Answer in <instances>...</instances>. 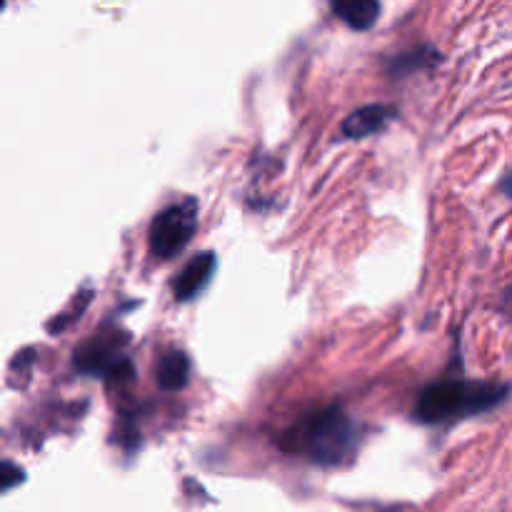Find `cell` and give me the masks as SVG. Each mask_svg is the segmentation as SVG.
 <instances>
[{"instance_id":"obj_1","label":"cell","mask_w":512,"mask_h":512,"mask_svg":"<svg viewBox=\"0 0 512 512\" xmlns=\"http://www.w3.org/2000/svg\"><path fill=\"white\" fill-rule=\"evenodd\" d=\"M355 425L338 405H328L303 415L285 433L283 450L313 460L318 465H340L355 450Z\"/></svg>"},{"instance_id":"obj_2","label":"cell","mask_w":512,"mask_h":512,"mask_svg":"<svg viewBox=\"0 0 512 512\" xmlns=\"http://www.w3.org/2000/svg\"><path fill=\"white\" fill-rule=\"evenodd\" d=\"M510 385L503 383H468V380H440L420 393L415 405V420L425 425L450 423L468 415L488 413L505 403Z\"/></svg>"},{"instance_id":"obj_3","label":"cell","mask_w":512,"mask_h":512,"mask_svg":"<svg viewBox=\"0 0 512 512\" xmlns=\"http://www.w3.org/2000/svg\"><path fill=\"white\" fill-rule=\"evenodd\" d=\"M198 230V203L193 198L160 210L150 223V250L155 258L170 260L190 243Z\"/></svg>"},{"instance_id":"obj_4","label":"cell","mask_w":512,"mask_h":512,"mask_svg":"<svg viewBox=\"0 0 512 512\" xmlns=\"http://www.w3.org/2000/svg\"><path fill=\"white\" fill-rule=\"evenodd\" d=\"M125 360L120 358V340L118 335L108 338V335H95L93 340L78 348L75 353V368L80 373L90 375H118Z\"/></svg>"},{"instance_id":"obj_5","label":"cell","mask_w":512,"mask_h":512,"mask_svg":"<svg viewBox=\"0 0 512 512\" xmlns=\"http://www.w3.org/2000/svg\"><path fill=\"white\" fill-rule=\"evenodd\" d=\"M215 268H218V260H215L213 253H200L195 255V258H190L173 280L175 300H178V303H188V300H193L195 295L210 283Z\"/></svg>"},{"instance_id":"obj_6","label":"cell","mask_w":512,"mask_h":512,"mask_svg":"<svg viewBox=\"0 0 512 512\" xmlns=\"http://www.w3.org/2000/svg\"><path fill=\"white\" fill-rule=\"evenodd\" d=\"M395 118H398V110L390 105H365L345 118L343 133L345 138H368V135L380 133Z\"/></svg>"},{"instance_id":"obj_7","label":"cell","mask_w":512,"mask_h":512,"mask_svg":"<svg viewBox=\"0 0 512 512\" xmlns=\"http://www.w3.org/2000/svg\"><path fill=\"white\" fill-rule=\"evenodd\" d=\"M335 15L353 30L373 28L380 15L378 0H330Z\"/></svg>"},{"instance_id":"obj_8","label":"cell","mask_w":512,"mask_h":512,"mask_svg":"<svg viewBox=\"0 0 512 512\" xmlns=\"http://www.w3.org/2000/svg\"><path fill=\"white\" fill-rule=\"evenodd\" d=\"M158 385L168 393L175 390H183L188 385L190 378V360L183 350H168L163 353V358L158 360Z\"/></svg>"},{"instance_id":"obj_9","label":"cell","mask_w":512,"mask_h":512,"mask_svg":"<svg viewBox=\"0 0 512 512\" xmlns=\"http://www.w3.org/2000/svg\"><path fill=\"white\" fill-rule=\"evenodd\" d=\"M88 303H90V293L75 295V303H73V308H70L68 313H60L58 318L53 320V325H50V333H58V330H65V328H70V323H73V320L78 318V315L83 313L85 308H88Z\"/></svg>"},{"instance_id":"obj_10","label":"cell","mask_w":512,"mask_h":512,"mask_svg":"<svg viewBox=\"0 0 512 512\" xmlns=\"http://www.w3.org/2000/svg\"><path fill=\"white\" fill-rule=\"evenodd\" d=\"M23 480H25L23 470L15 468L13 463H3V493H8V490L13 488V485L23 483Z\"/></svg>"}]
</instances>
